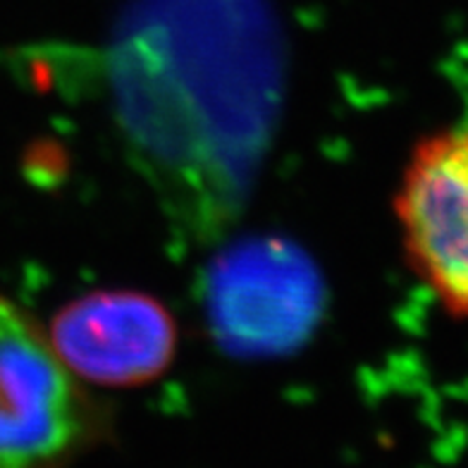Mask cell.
Returning a JSON list of instances; mask_svg holds the SVG:
<instances>
[{"mask_svg":"<svg viewBox=\"0 0 468 468\" xmlns=\"http://www.w3.org/2000/svg\"><path fill=\"white\" fill-rule=\"evenodd\" d=\"M108 413L29 314L0 294V468H72Z\"/></svg>","mask_w":468,"mask_h":468,"instance_id":"cell-1","label":"cell"},{"mask_svg":"<svg viewBox=\"0 0 468 468\" xmlns=\"http://www.w3.org/2000/svg\"><path fill=\"white\" fill-rule=\"evenodd\" d=\"M407 263L454 318H468V127L423 136L395 197Z\"/></svg>","mask_w":468,"mask_h":468,"instance_id":"cell-2","label":"cell"},{"mask_svg":"<svg viewBox=\"0 0 468 468\" xmlns=\"http://www.w3.org/2000/svg\"><path fill=\"white\" fill-rule=\"evenodd\" d=\"M46 333L74 376L103 388L154 382L177 354L173 314L142 292H93L74 299L58 311Z\"/></svg>","mask_w":468,"mask_h":468,"instance_id":"cell-3","label":"cell"}]
</instances>
